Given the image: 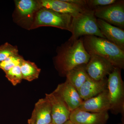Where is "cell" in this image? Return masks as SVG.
Segmentation results:
<instances>
[{
    "mask_svg": "<svg viewBox=\"0 0 124 124\" xmlns=\"http://www.w3.org/2000/svg\"><path fill=\"white\" fill-rule=\"evenodd\" d=\"M57 54L54 58L56 68L62 76L76 67L86 64L90 56L85 49L82 37L77 40L69 39L58 48Z\"/></svg>",
    "mask_w": 124,
    "mask_h": 124,
    "instance_id": "6da1fadb",
    "label": "cell"
},
{
    "mask_svg": "<svg viewBox=\"0 0 124 124\" xmlns=\"http://www.w3.org/2000/svg\"><path fill=\"white\" fill-rule=\"evenodd\" d=\"M85 49L89 54H94L104 58L115 67L124 68V51L104 38L94 36L82 37Z\"/></svg>",
    "mask_w": 124,
    "mask_h": 124,
    "instance_id": "7a4b0ae2",
    "label": "cell"
},
{
    "mask_svg": "<svg viewBox=\"0 0 124 124\" xmlns=\"http://www.w3.org/2000/svg\"><path fill=\"white\" fill-rule=\"evenodd\" d=\"M71 32L72 35L69 39L71 40L78 39L86 36H94L106 39L98 26L94 10L88 8L72 18Z\"/></svg>",
    "mask_w": 124,
    "mask_h": 124,
    "instance_id": "3957f363",
    "label": "cell"
},
{
    "mask_svg": "<svg viewBox=\"0 0 124 124\" xmlns=\"http://www.w3.org/2000/svg\"><path fill=\"white\" fill-rule=\"evenodd\" d=\"M121 69L115 67L107 79V89L111 106L110 110L115 115L124 112V85Z\"/></svg>",
    "mask_w": 124,
    "mask_h": 124,
    "instance_id": "277c9868",
    "label": "cell"
},
{
    "mask_svg": "<svg viewBox=\"0 0 124 124\" xmlns=\"http://www.w3.org/2000/svg\"><path fill=\"white\" fill-rule=\"evenodd\" d=\"M72 16L41 8L37 11L31 30L41 27H52L70 32Z\"/></svg>",
    "mask_w": 124,
    "mask_h": 124,
    "instance_id": "5b68a950",
    "label": "cell"
},
{
    "mask_svg": "<svg viewBox=\"0 0 124 124\" xmlns=\"http://www.w3.org/2000/svg\"><path fill=\"white\" fill-rule=\"evenodd\" d=\"M15 3L14 21L24 29L31 30L36 14L41 8L39 0H17Z\"/></svg>",
    "mask_w": 124,
    "mask_h": 124,
    "instance_id": "8992f818",
    "label": "cell"
},
{
    "mask_svg": "<svg viewBox=\"0 0 124 124\" xmlns=\"http://www.w3.org/2000/svg\"><path fill=\"white\" fill-rule=\"evenodd\" d=\"M94 11L97 18L124 29V0H117L112 4L97 8Z\"/></svg>",
    "mask_w": 124,
    "mask_h": 124,
    "instance_id": "52a82bcc",
    "label": "cell"
},
{
    "mask_svg": "<svg viewBox=\"0 0 124 124\" xmlns=\"http://www.w3.org/2000/svg\"><path fill=\"white\" fill-rule=\"evenodd\" d=\"M90 58L86 64V70L89 77L95 80L107 78L115 67L106 59L94 54H89Z\"/></svg>",
    "mask_w": 124,
    "mask_h": 124,
    "instance_id": "ba28073f",
    "label": "cell"
},
{
    "mask_svg": "<svg viewBox=\"0 0 124 124\" xmlns=\"http://www.w3.org/2000/svg\"><path fill=\"white\" fill-rule=\"evenodd\" d=\"M45 98L51 106V123L64 124L69 120L70 111L62 98L54 90L50 94H46Z\"/></svg>",
    "mask_w": 124,
    "mask_h": 124,
    "instance_id": "9c48e42d",
    "label": "cell"
},
{
    "mask_svg": "<svg viewBox=\"0 0 124 124\" xmlns=\"http://www.w3.org/2000/svg\"><path fill=\"white\" fill-rule=\"evenodd\" d=\"M39 1L41 8L69 15L72 17H76L87 9L86 7L65 2L63 0H40Z\"/></svg>",
    "mask_w": 124,
    "mask_h": 124,
    "instance_id": "30bf717a",
    "label": "cell"
},
{
    "mask_svg": "<svg viewBox=\"0 0 124 124\" xmlns=\"http://www.w3.org/2000/svg\"><path fill=\"white\" fill-rule=\"evenodd\" d=\"M109 117L108 112L93 113L78 108L71 112L69 120L75 124H106Z\"/></svg>",
    "mask_w": 124,
    "mask_h": 124,
    "instance_id": "8fae6325",
    "label": "cell"
},
{
    "mask_svg": "<svg viewBox=\"0 0 124 124\" xmlns=\"http://www.w3.org/2000/svg\"><path fill=\"white\" fill-rule=\"evenodd\" d=\"M78 108L93 113L108 111L110 110L111 106L107 89L95 97L84 100Z\"/></svg>",
    "mask_w": 124,
    "mask_h": 124,
    "instance_id": "7c38bea8",
    "label": "cell"
},
{
    "mask_svg": "<svg viewBox=\"0 0 124 124\" xmlns=\"http://www.w3.org/2000/svg\"><path fill=\"white\" fill-rule=\"evenodd\" d=\"M55 91L64 100L71 112L79 108L83 102L78 91L66 80L59 85Z\"/></svg>",
    "mask_w": 124,
    "mask_h": 124,
    "instance_id": "4fadbf2b",
    "label": "cell"
},
{
    "mask_svg": "<svg viewBox=\"0 0 124 124\" xmlns=\"http://www.w3.org/2000/svg\"><path fill=\"white\" fill-rule=\"evenodd\" d=\"M97 22L102 35L107 39L124 51V31L104 20L97 18Z\"/></svg>",
    "mask_w": 124,
    "mask_h": 124,
    "instance_id": "5bb4252c",
    "label": "cell"
},
{
    "mask_svg": "<svg viewBox=\"0 0 124 124\" xmlns=\"http://www.w3.org/2000/svg\"><path fill=\"white\" fill-rule=\"evenodd\" d=\"M51 106L46 98L40 99L35 105L28 124H49L51 123Z\"/></svg>",
    "mask_w": 124,
    "mask_h": 124,
    "instance_id": "9a60e30c",
    "label": "cell"
},
{
    "mask_svg": "<svg viewBox=\"0 0 124 124\" xmlns=\"http://www.w3.org/2000/svg\"><path fill=\"white\" fill-rule=\"evenodd\" d=\"M107 89V79L95 80L90 78L86 80L78 91L83 101L95 97Z\"/></svg>",
    "mask_w": 124,
    "mask_h": 124,
    "instance_id": "2e32d148",
    "label": "cell"
},
{
    "mask_svg": "<svg viewBox=\"0 0 124 124\" xmlns=\"http://www.w3.org/2000/svg\"><path fill=\"white\" fill-rule=\"evenodd\" d=\"M68 81L78 91L89 77L86 70V64L79 65L72 69L66 76Z\"/></svg>",
    "mask_w": 124,
    "mask_h": 124,
    "instance_id": "e0dca14e",
    "label": "cell"
},
{
    "mask_svg": "<svg viewBox=\"0 0 124 124\" xmlns=\"http://www.w3.org/2000/svg\"><path fill=\"white\" fill-rule=\"evenodd\" d=\"M20 67L23 79L31 81L39 77L41 69L35 63L24 60L20 64Z\"/></svg>",
    "mask_w": 124,
    "mask_h": 124,
    "instance_id": "ac0fdd59",
    "label": "cell"
},
{
    "mask_svg": "<svg viewBox=\"0 0 124 124\" xmlns=\"http://www.w3.org/2000/svg\"><path fill=\"white\" fill-rule=\"evenodd\" d=\"M24 60L23 58L19 54L12 55L0 62V68L5 72L14 67L20 66Z\"/></svg>",
    "mask_w": 124,
    "mask_h": 124,
    "instance_id": "d6986e66",
    "label": "cell"
},
{
    "mask_svg": "<svg viewBox=\"0 0 124 124\" xmlns=\"http://www.w3.org/2000/svg\"><path fill=\"white\" fill-rule=\"evenodd\" d=\"M5 73L7 79L14 86L20 83L23 79L20 66L14 67Z\"/></svg>",
    "mask_w": 124,
    "mask_h": 124,
    "instance_id": "ffe728a7",
    "label": "cell"
},
{
    "mask_svg": "<svg viewBox=\"0 0 124 124\" xmlns=\"http://www.w3.org/2000/svg\"><path fill=\"white\" fill-rule=\"evenodd\" d=\"M18 54L17 47L6 42L0 46V62L12 55Z\"/></svg>",
    "mask_w": 124,
    "mask_h": 124,
    "instance_id": "44dd1931",
    "label": "cell"
},
{
    "mask_svg": "<svg viewBox=\"0 0 124 124\" xmlns=\"http://www.w3.org/2000/svg\"><path fill=\"white\" fill-rule=\"evenodd\" d=\"M117 1L116 0H86V6L88 9L94 10L97 8L112 4Z\"/></svg>",
    "mask_w": 124,
    "mask_h": 124,
    "instance_id": "7402d4cb",
    "label": "cell"
},
{
    "mask_svg": "<svg viewBox=\"0 0 124 124\" xmlns=\"http://www.w3.org/2000/svg\"><path fill=\"white\" fill-rule=\"evenodd\" d=\"M64 124H73V122H72L70 120H68L66 121Z\"/></svg>",
    "mask_w": 124,
    "mask_h": 124,
    "instance_id": "603a6c76",
    "label": "cell"
},
{
    "mask_svg": "<svg viewBox=\"0 0 124 124\" xmlns=\"http://www.w3.org/2000/svg\"><path fill=\"white\" fill-rule=\"evenodd\" d=\"M124 124V123H122V124Z\"/></svg>",
    "mask_w": 124,
    "mask_h": 124,
    "instance_id": "cb8c5ba5",
    "label": "cell"
},
{
    "mask_svg": "<svg viewBox=\"0 0 124 124\" xmlns=\"http://www.w3.org/2000/svg\"><path fill=\"white\" fill-rule=\"evenodd\" d=\"M52 124V123H50V124Z\"/></svg>",
    "mask_w": 124,
    "mask_h": 124,
    "instance_id": "d4e9b609",
    "label": "cell"
}]
</instances>
